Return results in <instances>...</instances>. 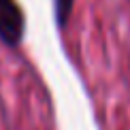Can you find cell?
Masks as SVG:
<instances>
[{
    "mask_svg": "<svg viewBox=\"0 0 130 130\" xmlns=\"http://www.w3.org/2000/svg\"><path fill=\"white\" fill-rule=\"evenodd\" d=\"M53 4H56V21L60 28H64L73 13V0H53Z\"/></svg>",
    "mask_w": 130,
    "mask_h": 130,
    "instance_id": "2",
    "label": "cell"
},
{
    "mask_svg": "<svg viewBox=\"0 0 130 130\" xmlns=\"http://www.w3.org/2000/svg\"><path fill=\"white\" fill-rule=\"evenodd\" d=\"M26 19L15 0H0V39L9 47H17L24 36Z\"/></svg>",
    "mask_w": 130,
    "mask_h": 130,
    "instance_id": "1",
    "label": "cell"
}]
</instances>
